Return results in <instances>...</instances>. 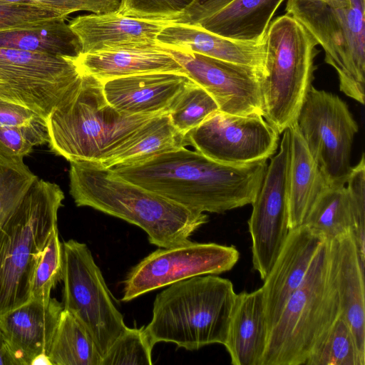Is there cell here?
I'll return each instance as SVG.
<instances>
[{
    "label": "cell",
    "instance_id": "6da1fadb",
    "mask_svg": "<svg viewBox=\"0 0 365 365\" xmlns=\"http://www.w3.org/2000/svg\"><path fill=\"white\" fill-rule=\"evenodd\" d=\"M267 165V160L226 165L182 147L110 168L123 179L190 209L224 213L254 202Z\"/></svg>",
    "mask_w": 365,
    "mask_h": 365
},
{
    "label": "cell",
    "instance_id": "7a4b0ae2",
    "mask_svg": "<svg viewBox=\"0 0 365 365\" xmlns=\"http://www.w3.org/2000/svg\"><path fill=\"white\" fill-rule=\"evenodd\" d=\"M160 115L118 112L106 101L102 81L81 72L46 119L48 145L70 163H103L134 144Z\"/></svg>",
    "mask_w": 365,
    "mask_h": 365
},
{
    "label": "cell",
    "instance_id": "3957f363",
    "mask_svg": "<svg viewBox=\"0 0 365 365\" xmlns=\"http://www.w3.org/2000/svg\"><path fill=\"white\" fill-rule=\"evenodd\" d=\"M70 194L78 207H93L137 225L150 244L170 248L190 242L207 215L123 179L99 163H70Z\"/></svg>",
    "mask_w": 365,
    "mask_h": 365
},
{
    "label": "cell",
    "instance_id": "277c9868",
    "mask_svg": "<svg viewBox=\"0 0 365 365\" xmlns=\"http://www.w3.org/2000/svg\"><path fill=\"white\" fill-rule=\"evenodd\" d=\"M236 294L230 280L215 274L173 283L157 294L145 332L153 346L170 342L192 351L224 345Z\"/></svg>",
    "mask_w": 365,
    "mask_h": 365
},
{
    "label": "cell",
    "instance_id": "5b68a950",
    "mask_svg": "<svg viewBox=\"0 0 365 365\" xmlns=\"http://www.w3.org/2000/svg\"><path fill=\"white\" fill-rule=\"evenodd\" d=\"M341 312L331 241L325 240L269 331L261 365L304 364Z\"/></svg>",
    "mask_w": 365,
    "mask_h": 365
},
{
    "label": "cell",
    "instance_id": "8992f818",
    "mask_svg": "<svg viewBox=\"0 0 365 365\" xmlns=\"http://www.w3.org/2000/svg\"><path fill=\"white\" fill-rule=\"evenodd\" d=\"M63 200L57 184L37 178L0 229V316L31 300L34 274Z\"/></svg>",
    "mask_w": 365,
    "mask_h": 365
},
{
    "label": "cell",
    "instance_id": "52a82bcc",
    "mask_svg": "<svg viewBox=\"0 0 365 365\" xmlns=\"http://www.w3.org/2000/svg\"><path fill=\"white\" fill-rule=\"evenodd\" d=\"M265 42L264 118L280 135L296 122L312 86L318 43L287 13L269 24Z\"/></svg>",
    "mask_w": 365,
    "mask_h": 365
},
{
    "label": "cell",
    "instance_id": "ba28073f",
    "mask_svg": "<svg viewBox=\"0 0 365 365\" xmlns=\"http://www.w3.org/2000/svg\"><path fill=\"white\" fill-rule=\"evenodd\" d=\"M286 11L323 48L340 91L364 105L365 0H287Z\"/></svg>",
    "mask_w": 365,
    "mask_h": 365
},
{
    "label": "cell",
    "instance_id": "9c48e42d",
    "mask_svg": "<svg viewBox=\"0 0 365 365\" xmlns=\"http://www.w3.org/2000/svg\"><path fill=\"white\" fill-rule=\"evenodd\" d=\"M63 307L86 328L103 356L126 328L101 271L84 243H62Z\"/></svg>",
    "mask_w": 365,
    "mask_h": 365
},
{
    "label": "cell",
    "instance_id": "30bf717a",
    "mask_svg": "<svg viewBox=\"0 0 365 365\" xmlns=\"http://www.w3.org/2000/svg\"><path fill=\"white\" fill-rule=\"evenodd\" d=\"M296 122L327 184L345 185L351 170L352 144L359 130L346 102L312 86Z\"/></svg>",
    "mask_w": 365,
    "mask_h": 365
},
{
    "label": "cell",
    "instance_id": "8fae6325",
    "mask_svg": "<svg viewBox=\"0 0 365 365\" xmlns=\"http://www.w3.org/2000/svg\"><path fill=\"white\" fill-rule=\"evenodd\" d=\"M80 74L74 58L0 47V98L45 121Z\"/></svg>",
    "mask_w": 365,
    "mask_h": 365
},
{
    "label": "cell",
    "instance_id": "7c38bea8",
    "mask_svg": "<svg viewBox=\"0 0 365 365\" xmlns=\"http://www.w3.org/2000/svg\"><path fill=\"white\" fill-rule=\"evenodd\" d=\"M240 252L234 245L190 241L153 252L128 273L123 284V302L193 277L218 274L230 270Z\"/></svg>",
    "mask_w": 365,
    "mask_h": 365
},
{
    "label": "cell",
    "instance_id": "4fadbf2b",
    "mask_svg": "<svg viewBox=\"0 0 365 365\" xmlns=\"http://www.w3.org/2000/svg\"><path fill=\"white\" fill-rule=\"evenodd\" d=\"M279 150L271 158L261 187L252 203L248 220L252 238V264L264 281L288 235L289 169L291 138L289 128L282 133Z\"/></svg>",
    "mask_w": 365,
    "mask_h": 365
},
{
    "label": "cell",
    "instance_id": "5bb4252c",
    "mask_svg": "<svg viewBox=\"0 0 365 365\" xmlns=\"http://www.w3.org/2000/svg\"><path fill=\"white\" fill-rule=\"evenodd\" d=\"M187 145L230 165L267 160L279 147V133L261 115L212 113L185 135Z\"/></svg>",
    "mask_w": 365,
    "mask_h": 365
},
{
    "label": "cell",
    "instance_id": "9a60e30c",
    "mask_svg": "<svg viewBox=\"0 0 365 365\" xmlns=\"http://www.w3.org/2000/svg\"><path fill=\"white\" fill-rule=\"evenodd\" d=\"M163 47L181 65L189 78L214 98L220 111L264 116L261 71L197 53Z\"/></svg>",
    "mask_w": 365,
    "mask_h": 365
},
{
    "label": "cell",
    "instance_id": "2e32d148",
    "mask_svg": "<svg viewBox=\"0 0 365 365\" xmlns=\"http://www.w3.org/2000/svg\"><path fill=\"white\" fill-rule=\"evenodd\" d=\"M325 240L304 224L289 231L262 287L269 332L278 321L287 300L303 281Z\"/></svg>",
    "mask_w": 365,
    "mask_h": 365
},
{
    "label": "cell",
    "instance_id": "e0dca14e",
    "mask_svg": "<svg viewBox=\"0 0 365 365\" xmlns=\"http://www.w3.org/2000/svg\"><path fill=\"white\" fill-rule=\"evenodd\" d=\"M108 103L121 113L168 114L184 91L193 84L187 74L152 72L102 81Z\"/></svg>",
    "mask_w": 365,
    "mask_h": 365
},
{
    "label": "cell",
    "instance_id": "ac0fdd59",
    "mask_svg": "<svg viewBox=\"0 0 365 365\" xmlns=\"http://www.w3.org/2000/svg\"><path fill=\"white\" fill-rule=\"evenodd\" d=\"M171 24L125 16L115 11L79 16L68 24L79 39L81 53H86L157 46L158 35Z\"/></svg>",
    "mask_w": 365,
    "mask_h": 365
},
{
    "label": "cell",
    "instance_id": "d6986e66",
    "mask_svg": "<svg viewBox=\"0 0 365 365\" xmlns=\"http://www.w3.org/2000/svg\"><path fill=\"white\" fill-rule=\"evenodd\" d=\"M62 303L31 299L0 316V328L19 365H31L38 355H48L56 331Z\"/></svg>",
    "mask_w": 365,
    "mask_h": 365
},
{
    "label": "cell",
    "instance_id": "ffe728a7",
    "mask_svg": "<svg viewBox=\"0 0 365 365\" xmlns=\"http://www.w3.org/2000/svg\"><path fill=\"white\" fill-rule=\"evenodd\" d=\"M160 46L205 55L255 68L264 72L266 42H244L227 38L196 25L171 24L157 36Z\"/></svg>",
    "mask_w": 365,
    "mask_h": 365
},
{
    "label": "cell",
    "instance_id": "44dd1931",
    "mask_svg": "<svg viewBox=\"0 0 365 365\" xmlns=\"http://www.w3.org/2000/svg\"><path fill=\"white\" fill-rule=\"evenodd\" d=\"M269 330L262 287L236 294L225 343L233 365H261Z\"/></svg>",
    "mask_w": 365,
    "mask_h": 365
},
{
    "label": "cell",
    "instance_id": "7402d4cb",
    "mask_svg": "<svg viewBox=\"0 0 365 365\" xmlns=\"http://www.w3.org/2000/svg\"><path fill=\"white\" fill-rule=\"evenodd\" d=\"M81 72L101 81L152 72L185 73L163 46L119 48L81 53L74 58Z\"/></svg>",
    "mask_w": 365,
    "mask_h": 365
},
{
    "label": "cell",
    "instance_id": "603a6c76",
    "mask_svg": "<svg viewBox=\"0 0 365 365\" xmlns=\"http://www.w3.org/2000/svg\"><path fill=\"white\" fill-rule=\"evenodd\" d=\"M330 241L341 313L360 354L365 357L364 271L360 266L351 231Z\"/></svg>",
    "mask_w": 365,
    "mask_h": 365
},
{
    "label": "cell",
    "instance_id": "cb8c5ba5",
    "mask_svg": "<svg viewBox=\"0 0 365 365\" xmlns=\"http://www.w3.org/2000/svg\"><path fill=\"white\" fill-rule=\"evenodd\" d=\"M291 138L289 169V229L302 225L320 194L328 186L309 152L297 122L288 127Z\"/></svg>",
    "mask_w": 365,
    "mask_h": 365
},
{
    "label": "cell",
    "instance_id": "d4e9b609",
    "mask_svg": "<svg viewBox=\"0 0 365 365\" xmlns=\"http://www.w3.org/2000/svg\"><path fill=\"white\" fill-rule=\"evenodd\" d=\"M284 0H235L196 26L232 40L260 42Z\"/></svg>",
    "mask_w": 365,
    "mask_h": 365
},
{
    "label": "cell",
    "instance_id": "484cf974",
    "mask_svg": "<svg viewBox=\"0 0 365 365\" xmlns=\"http://www.w3.org/2000/svg\"><path fill=\"white\" fill-rule=\"evenodd\" d=\"M65 18L43 24L0 31V47L76 58L81 53L77 35Z\"/></svg>",
    "mask_w": 365,
    "mask_h": 365
},
{
    "label": "cell",
    "instance_id": "4316f807",
    "mask_svg": "<svg viewBox=\"0 0 365 365\" xmlns=\"http://www.w3.org/2000/svg\"><path fill=\"white\" fill-rule=\"evenodd\" d=\"M48 356L52 365H101L103 359L86 328L64 309Z\"/></svg>",
    "mask_w": 365,
    "mask_h": 365
},
{
    "label": "cell",
    "instance_id": "83f0119b",
    "mask_svg": "<svg viewBox=\"0 0 365 365\" xmlns=\"http://www.w3.org/2000/svg\"><path fill=\"white\" fill-rule=\"evenodd\" d=\"M303 224L328 240L351 231L352 216L345 185H328L315 201Z\"/></svg>",
    "mask_w": 365,
    "mask_h": 365
},
{
    "label": "cell",
    "instance_id": "f1b7e54d",
    "mask_svg": "<svg viewBox=\"0 0 365 365\" xmlns=\"http://www.w3.org/2000/svg\"><path fill=\"white\" fill-rule=\"evenodd\" d=\"M185 135L172 125L168 114L160 115L138 141L101 164L108 168L132 164L185 147Z\"/></svg>",
    "mask_w": 365,
    "mask_h": 365
},
{
    "label": "cell",
    "instance_id": "f546056e",
    "mask_svg": "<svg viewBox=\"0 0 365 365\" xmlns=\"http://www.w3.org/2000/svg\"><path fill=\"white\" fill-rule=\"evenodd\" d=\"M305 365H365L351 330L341 313L315 345Z\"/></svg>",
    "mask_w": 365,
    "mask_h": 365
},
{
    "label": "cell",
    "instance_id": "4dcf8cb0",
    "mask_svg": "<svg viewBox=\"0 0 365 365\" xmlns=\"http://www.w3.org/2000/svg\"><path fill=\"white\" fill-rule=\"evenodd\" d=\"M218 110L214 98L194 83L180 96L168 116L172 125L180 133L186 134Z\"/></svg>",
    "mask_w": 365,
    "mask_h": 365
},
{
    "label": "cell",
    "instance_id": "1f68e13d",
    "mask_svg": "<svg viewBox=\"0 0 365 365\" xmlns=\"http://www.w3.org/2000/svg\"><path fill=\"white\" fill-rule=\"evenodd\" d=\"M37 178L23 160H0V229Z\"/></svg>",
    "mask_w": 365,
    "mask_h": 365
},
{
    "label": "cell",
    "instance_id": "d6a6232c",
    "mask_svg": "<svg viewBox=\"0 0 365 365\" xmlns=\"http://www.w3.org/2000/svg\"><path fill=\"white\" fill-rule=\"evenodd\" d=\"M63 250L58 226L52 230L36 266L31 285V299L47 302L51 290L62 281Z\"/></svg>",
    "mask_w": 365,
    "mask_h": 365
},
{
    "label": "cell",
    "instance_id": "836d02e7",
    "mask_svg": "<svg viewBox=\"0 0 365 365\" xmlns=\"http://www.w3.org/2000/svg\"><path fill=\"white\" fill-rule=\"evenodd\" d=\"M153 346L144 327H126L103 356L101 365H151Z\"/></svg>",
    "mask_w": 365,
    "mask_h": 365
},
{
    "label": "cell",
    "instance_id": "e575fe53",
    "mask_svg": "<svg viewBox=\"0 0 365 365\" xmlns=\"http://www.w3.org/2000/svg\"><path fill=\"white\" fill-rule=\"evenodd\" d=\"M352 216L351 235L358 259L364 271L365 262V158L351 170L345 184Z\"/></svg>",
    "mask_w": 365,
    "mask_h": 365
},
{
    "label": "cell",
    "instance_id": "d590c367",
    "mask_svg": "<svg viewBox=\"0 0 365 365\" xmlns=\"http://www.w3.org/2000/svg\"><path fill=\"white\" fill-rule=\"evenodd\" d=\"M46 142L44 121L22 127H0V160H23L34 147Z\"/></svg>",
    "mask_w": 365,
    "mask_h": 365
},
{
    "label": "cell",
    "instance_id": "8d00e7d4",
    "mask_svg": "<svg viewBox=\"0 0 365 365\" xmlns=\"http://www.w3.org/2000/svg\"><path fill=\"white\" fill-rule=\"evenodd\" d=\"M194 0H120L118 14L138 19L174 23Z\"/></svg>",
    "mask_w": 365,
    "mask_h": 365
},
{
    "label": "cell",
    "instance_id": "74e56055",
    "mask_svg": "<svg viewBox=\"0 0 365 365\" xmlns=\"http://www.w3.org/2000/svg\"><path fill=\"white\" fill-rule=\"evenodd\" d=\"M58 18L67 16L31 4L0 0V31L39 26Z\"/></svg>",
    "mask_w": 365,
    "mask_h": 365
},
{
    "label": "cell",
    "instance_id": "f35d334b",
    "mask_svg": "<svg viewBox=\"0 0 365 365\" xmlns=\"http://www.w3.org/2000/svg\"><path fill=\"white\" fill-rule=\"evenodd\" d=\"M31 4L67 16L76 11L106 14L117 11L120 0H7Z\"/></svg>",
    "mask_w": 365,
    "mask_h": 365
},
{
    "label": "cell",
    "instance_id": "ab89813d",
    "mask_svg": "<svg viewBox=\"0 0 365 365\" xmlns=\"http://www.w3.org/2000/svg\"><path fill=\"white\" fill-rule=\"evenodd\" d=\"M45 121L30 108L0 98V127H22Z\"/></svg>",
    "mask_w": 365,
    "mask_h": 365
},
{
    "label": "cell",
    "instance_id": "60d3db41",
    "mask_svg": "<svg viewBox=\"0 0 365 365\" xmlns=\"http://www.w3.org/2000/svg\"><path fill=\"white\" fill-rule=\"evenodd\" d=\"M235 0H194L175 24L196 25L230 4Z\"/></svg>",
    "mask_w": 365,
    "mask_h": 365
},
{
    "label": "cell",
    "instance_id": "b9f144b4",
    "mask_svg": "<svg viewBox=\"0 0 365 365\" xmlns=\"http://www.w3.org/2000/svg\"><path fill=\"white\" fill-rule=\"evenodd\" d=\"M0 365H19L0 328Z\"/></svg>",
    "mask_w": 365,
    "mask_h": 365
},
{
    "label": "cell",
    "instance_id": "7bdbcfd3",
    "mask_svg": "<svg viewBox=\"0 0 365 365\" xmlns=\"http://www.w3.org/2000/svg\"><path fill=\"white\" fill-rule=\"evenodd\" d=\"M31 365H52V363L48 354H41L32 360Z\"/></svg>",
    "mask_w": 365,
    "mask_h": 365
}]
</instances>
